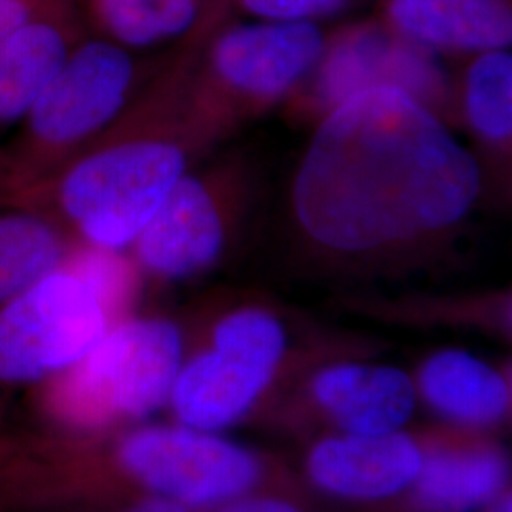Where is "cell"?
I'll return each instance as SVG.
<instances>
[{"instance_id": "cell-23", "label": "cell", "mask_w": 512, "mask_h": 512, "mask_svg": "<svg viewBox=\"0 0 512 512\" xmlns=\"http://www.w3.org/2000/svg\"><path fill=\"white\" fill-rule=\"evenodd\" d=\"M131 512H188L186 511V507L183 505H179V503H175V501H169V499H164V497H152V499H147V501H143V503H139L135 509H131Z\"/></svg>"}, {"instance_id": "cell-12", "label": "cell", "mask_w": 512, "mask_h": 512, "mask_svg": "<svg viewBox=\"0 0 512 512\" xmlns=\"http://www.w3.org/2000/svg\"><path fill=\"white\" fill-rule=\"evenodd\" d=\"M311 395L330 420L351 435L401 431L416 408V384L395 366H327L315 374Z\"/></svg>"}, {"instance_id": "cell-10", "label": "cell", "mask_w": 512, "mask_h": 512, "mask_svg": "<svg viewBox=\"0 0 512 512\" xmlns=\"http://www.w3.org/2000/svg\"><path fill=\"white\" fill-rule=\"evenodd\" d=\"M382 86L401 88L423 101L437 97L442 74L427 48L389 27L363 25L344 31L325 48L315 67L313 99L329 112L357 93Z\"/></svg>"}, {"instance_id": "cell-9", "label": "cell", "mask_w": 512, "mask_h": 512, "mask_svg": "<svg viewBox=\"0 0 512 512\" xmlns=\"http://www.w3.org/2000/svg\"><path fill=\"white\" fill-rule=\"evenodd\" d=\"M239 171L224 165L186 173L133 241L137 266L152 277L179 281L211 270L236 234Z\"/></svg>"}, {"instance_id": "cell-2", "label": "cell", "mask_w": 512, "mask_h": 512, "mask_svg": "<svg viewBox=\"0 0 512 512\" xmlns=\"http://www.w3.org/2000/svg\"><path fill=\"white\" fill-rule=\"evenodd\" d=\"M192 48L54 177L16 194L82 245L122 253L164 205L205 143L192 118Z\"/></svg>"}, {"instance_id": "cell-14", "label": "cell", "mask_w": 512, "mask_h": 512, "mask_svg": "<svg viewBox=\"0 0 512 512\" xmlns=\"http://www.w3.org/2000/svg\"><path fill=\"white\" fill-rule=\"evenodd\" d=\"M511 473V459L494 444L440 442L423 450L410 505L416 512H473L503 494Z\"/></svg>"}, {"instance_id": "cell-3", "label": "cell", "mask_w": 512, "mask_h": 512, "mask_svg": "<svg viewBox=\"0 0 512 512\" xmlns=\"http://www.w3.org/2000/svg\"><path fill=\"white\" fill-rule=\"evenodd\" d=\"M99 256L71 253L0 308V382L31 384L82 361L107 334L118 300Z\"/></svg>"}, {"instance_id": "cell-17", "label": "cell", "mask_w": 512, "mask_h": 512, "mask_svg": "<svg viewBox=\"0 0 512 512\" xmlns=\"http://www.w3.org/2000/svg\"><path fill=\"white\" fill-rule=\"evenodd\" d=\"M71 239L33 203L14 196L10 205H0V308L61 268L73 253Z\"/></svg>"}, {"instance_id": "cell-4", "label": "cell", "mask_w": 512, "mask_h": 512, "mask_svg": "<svg viewBox=\"0 0 512 512\" xmlns=\"http://www.w3.org/2000/svg\"><path fill=\"white\" fill-rule=\"evenodd\" d=\"M327 44L310 21H262L220 31L198 54L192 118L205 147L315 71Z\"/></svg>"}, {"instance_id": "cell-8", "label": "cell", "mask_w": 512, "mask_h": 512, "mask_svg": "<svg viewBox=\"0 0 512 512\" xmlns=\"http://www.w3.org/2000/svg\"><path fill=\"white\" fill-rule=\"evenodd\" d=\"M118 458L152 494L186 509L232 503L260 478V463L251 450L184 423L148 425L129 433Z\"/></svg>"}, {"instance_id": "cell-6", "label": "cell", "mask_w": 512, "mask_h": 512, "mask_svg": "<svg viewBox=\"0 0 512 512\" xmlns=\"http://www.w3.org/2000/svg\"><path fill=\"white\" fill-rule=\"evenodd\" d=\"M184 363L181 329L162 317L112 325L92 351L65 370L57 401L74 418H145L169 399Z\"/></svg>"}, {"instance_id": "cell-26", "label": "cell", "mask_w": 512, "mask_h": 512, "mask_svg": "<svg viewBox=\"0 0 512 512\" xmlns=\"http://www.w3.org/2000/svg\"><path fill=\"white\" fill-rule=\"evenodd\" d=\"M511 323H512V308H511Z\"/></svg>"}, {"instance_id": "cell-20", "label": "cell", "mask_w": 512, "mask_h": 512, "mask_svg": "<svg viewBox=\"0 0 512 512\" xmlns=\"http://www.w3.org/2000/svg\"><path fill=\"white\" fill-rule=\"evenodd\" d=\"M241 10L262 21L298 23L327 18L340 12L348 0H238Z\"/></svg>"}, {"instance_id": "cell-22", "label": "cell", "mask_w": 512, "mask_h": 512, "mask_svg": "<svg viewBox=\"0 0 512 512\" xmlns=\"http://www.w3.org/2000/svg\"><path fill=\"white\" fill-rule=\"evenodd\" d=\"M220 512H300L285 499L275 497H239Z\"/></svg>"}, {"instance_id": "cell-25", "label": "cell", "mask_w": 512, "mask_h": 512, "mask_svg": "<svg viewBox=\"0 0 512 512\" xmlns=\"http://www.w3.org/2000/svg\"><path fill=\"white\" fill-rule=\"evenodd\" d=\"M0 188L10 192V171H2V164H0Z\"/></svg>"}, {"instance_id": "cell-11", "label": "cell", "mask_w": 512, "mask_h": 512, "mask_svg": "<svg viewBox=\"0 0 512 512\" xmlns=\"http://www.w3.org/2000/svg\"><path fill=\"white\" fill-rule=\"evenodd\" d=\"M423 448L401 431L319 440L308 456L310 480L325 494L378 501L401 494L420 475Z\"/></svg>"}, {"instance_id": "cell-16", "label": "cell", "mask_w": 512, "mask_h": 512, "mask_svg": "<svg viewBox=\"0 0 512 512\" xmlns=\"http://www.w3.org/2000/svg\"><path fill=\"white\" fill-rule=\"evenodd\" d=\"M423 401L448 421L486 427L501 420L511 404L507 380L475 355L444 349L431 355L418 376Z\"/></svg>"}, {"instance_id": "cell-15", "label": "cell", "mask_w": 512, "mask_h": 512, "mask_svg": "<svg viewBox=\"0 0 512 512\" xmlns=\"http://www.w3.org/2000/svg\"><path fill=\"white\" fill-rule=\"evenodd\" d=\"M71 21L55 10L0 42V124L25 120L76 46Z\"/></svg>"}, {"instance_id": "cell-1", "label": "cell", "mask_w": 512, "mask_h": 512, "mask_svg": "<svg viewBox=\"0 0 512 512\" xmlns=\"http://www.w3.org/2000/svg\"><path fill=\"white\" fill-rule=\"evenodd\" d=\"M473 156L401 88H372L329 110L293 184L298 226L323 249L365 253L440 232L476 202Z\"/></svg>"}, {"instance_id": "cell-24", "label": "cell", "mask_w": 512, "mask_h": 512, "mask_svg": "<svg viewBox=\"0 0 512 512\" xmlns=\"http://www.w3.org/2000/svg\"><path fill=\"white\" fill-rule=\"evenodd\" d=\"M490 512H512V492L511 494L503 495Z\"/></svg>"}, {"instance_id": "cell-7", "label": "cell", "mask_w": 512, "mask_h": 512, "mask_svg": "<svg viewBox=\"0 0 512 512\" xmlns=\"http://www.w3.org/2000/svg\"><path fill=\"white\" fill-rule=\"evenodd\" d=\"M287 353V330L266 308L222 315L207 348L184 361L171 389L177 418L203 431L241 420L270 387Z\"/></svg>"}, {"instance_id": "cell-21", "label": "cell", "mask_w": 512, "mask_h": 512, "mask_svg": "<svg viewBox=\"0 0 512 512\" xmlns=\"http://www.w3.org/2000/svg\"><path fill=\"white\" fill-rule=\"evenodd\" d=\"M57 0H0V42L31 19L55 10Z\"/></svg>"}, {"instance_id": "cell-5", "label": "cell", "mask_w": 512, "mask_h": 512, "mask_svg": "<svg viewBox=\"0 0 512 512\" xmlns=\"http://www.w3.org/2000/svg\"><path fill=\"white\" fill-rule=\"evenodd\" d=\"M139 69L128 48L99 37L78 40L63 69L27 114L10 192L46 183L124 114Z\"/></svg>"}, {"instance_id": "cell-13", "label": "cell", "mask_w": 512, "mask_h": 512, "mask_svg": "<svg viewBox=\"0 0 512 512\" xmlns=\"http://www.w3.org/2000/svg\"><path fill=\"white\" fill-rule=\"evenodd\" d=\"M387 27L427 50L494 52L512 46V0H389Z\"/></svg>"}, {"instance_id": "cell-19", "label": "cell", "mask_w": 512, "mask_h": 512, "mask_svg": "<svg viewBox=\"0 0 512 512\" xmlns=\"http://www.w3.org/2000/svg\"><path fill=\"white\" fill-rule=\"evenodd\" d=\"M465 112L486 141L512 139V52L494 50L476 57L467 74Z\"/></svg>"}, {"instance_id": "cell-18", "label": "cell", "mask_w": 512, "mask_h": 512, "mask_svg": "<svg viewBox=\"0 0 512 512\" xmlns=\"http://www.w3.org/2000/svg\"><path fill=\"white\" fill-rule=\"evenodd\" d=\"M90 10L103 37L128 50L154 48L203 23V0H92Z\"/></svg>"}]
</instances>
